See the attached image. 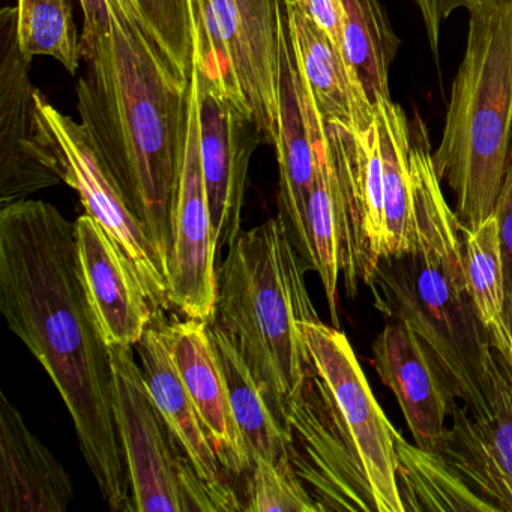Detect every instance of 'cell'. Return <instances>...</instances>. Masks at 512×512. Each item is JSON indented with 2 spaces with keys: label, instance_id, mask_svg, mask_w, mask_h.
I'll list each match as a JSON object with an SVG mask.
<instances>
[{
  "label": "cell",
  "instance_id": "obj_22",
  "mask_svg": "<svg viewBox=\"0 0 512 512\" xmlns=\"http://www.w3.org/2000/svg\"><path fill=\"white\" fill-rule=\"evenodd\" d=\"M209 334L229 389L233 416L250 458L262 457L275 464L290 463L286 427L272 412L247 362L220 325L209 323Z\"/></svg>",
  "mask_w": 512,
  "mask_h": 512
},
{
  "label": "cell",
  "instance_id": "obj_1",
  "mask_svg": "<svg viewBox=\"0 0 512 512\" xmlns=\"http://www.w3.org/2000/svg\"><path fill=\"white\" fill-rule=\"evenodd\" d=\"M0 311L61 394L112 511H133L113 410L112 350L80 266L76 223L43 200L0 209Z\"/></svg>",
  "mask_w": 512,
  "mask_h": 512
},
{
  "label": "cell",
  "instance_id": "obj_23",
  "mask_svg": "<svg viewBox=\"0 0 512 512\" xmlns=\"http://www.w3.org/2000/svg\"><path fill=\"white\" fill-rule=\"evenodd\" d=\"M397 484L404 512L494 511L436 452L410 445L395 431Z\"/></svg>",
  "mask_w": 512,
  "mask_h": 512
},
{
  "label": "cell",
  "instance_id": "obj_26",
  "mask_svg": "<svg viewBox=\"0 0 512 512\" xmlns=\"http://www.w3.org/2000/svg\"><path fill=\"white\" fill-rule=\"evenodd\" d=\"M464 262L476 314L490 334L493 347L509 358L511 350L505 329V265L496 214L479 226L464 230Z\"/></svg>",
  "mask_w": 512,
  "mask_h": 512
},
{
  "label": "cell",
  "instance_id": "obj_6",
  "mask_svg": "<svg viewBox=\"0 0 512 512\" xmlns=\"http://www.w3.org/2000/svg\"><path fill=\"white\" fill-rule=\"evenodd\" d=\"M113 410L133 511L218 512L217 500L161 418L131 347L113 346Z\"/></svg>",
  "mask_w": 512,
  "mask_h": 512
},
{
  "label": "cell",
  "instance_id": "obj_32",
  "mask_svg": "<svg viewBox=\"0 0 512 512\" xmlns=\"http://www.w3.org/2000/svg\"><path fill=\"white\" fill-rule=\"evenodd\" d=\"M494 214L499 220L502 239L503 265H505V329L509 341V362L512 364V142L506 164L502 190L497 199Z\"/></svg>",
  "mask_w": 512,
  "mask_h": 512
},
{
  "label": "cell",
  "instance_id": "obj_3",
  "mask_svg": "<svg viewBox=\"0 0 512 512\" xmlns=\"http://www.w3.org/2000/svg\"><path fill=\"white\" fill-rule=\"evenodd\" d=\"M440 184L421 125L410 151L409 247L380 259L368 287L380 313L418 335L455 403L476 410L493 391L496 349L470 295L463 224Z\"/></svg>",
  "mask_w": 512,
  "mask_h": 512
},
{
  "label": "cell",
  "instance_id": "obj_31",
  "mask_svg": "<svg viewBox=\"0 0 512 512\" xmlns=\"http://www.w3.org/2000/svg\"><path fill=\"white\" fill-rule=\"evenodd\" d=\"M247 484L248 512H320L292 463L251 458Z\"/></svg>",
  "mask_w": 512,
  "mask_h": 512
},
{
  "label": "cell",
  "instance_id": "obj_17",
  "mask_svg": "<svg viewBox=\"0 0 512 512\" xmlns=\"http://www.w3.org/2000/svg\"><path fill=\"white\" fill-rule=\"evenodd\" d=\"M134 349L139 355L143 377L161 418L193 464L197 475L217 500L221 512L244 511L238 494L227 484L224 467L206 436L202 419L197 415L196 407L176 370L167 340L166 323L155 322L154 316Z\"/></svg>",
  "mask_w": 512,
  "mask_h": 512
},
{
  "label": "cell",
  "instance_id": "obj_36",
  "mask_svg": "<svg viewBox=\"0 0 512 512\" xmlns=\"http://www.w3.org/2000/svg\"><path fill=\"white\" fill-rule=\"evenodd\" d=\"M122 4L125 5V8L130 11H136V7H134L133 0H122ZM137 13V11H136ZM139 14V13H137Z\"/></svg>",
  "mask_w": 512,
  "mask_h": 512
},
{
  "label": "cell",
  "instance_id": "obj_19",
  "mask_svg": "<svg viewBox=\"0 0 512 512\" xmlns=\"http://www.w3.org/2000/svg\"><path fill=\"white\" fill-rule=\"evenodd\" d=\"M281 4L296 65L320 121L364 133L374 122V106L343 52L298 0H281Z\"/></svg>",
  "mask_w": 512,
  "mask_h": 512
},
{
  "label": "cell",
  "instance_id": "obj_4",
  "mask_svg": "<svg viewBox=\"0 0 512 512\" xmlns=\"http://www.w3.org/2000/svg\"><path fill=\"white\" fill-rule=\"evenodd\" d=\"M307 269L283 214L242 230L218 269L212 322L229 335L283 425L287 403L311 365L301 325L319 320Z\"/></svg>",
  "mask_w": 512,
  "mask_h": 512
},
{
  "label": "cell",
  "instance_id": "obj_9",
  "mask_svg": "<svg viewBox=\"0 0 512 512\" xmlns=\"http://www.w3.org/2000/svg\"><path fill=\"white\" fill-rule=\"evenodd\" d=\"M37 106L64 152L65 184L79 193L86 214L94 217L122 248L145 281L155 310L169 302V268L151 232L133 211L94 140L80 122L56 109L37 89Z\"/></svg>",
  "mask_w": 512,
  "mask_h": 512
},
{
  "label": "cell",
  "instance_id": "obj_28",
  "mask_svg": "<svg viewBox=\"0 0 512 512\" xmlns=\"http://www.w3.org/2000/svg\"><path fill=\"white\" fill-rule=\"evenodd\" d=\"M325 131V130H323ZM316 176L307 205L308 266L319 274L328 299L329 313L335 328L338 320V278L340 266V236H338L337 205H335L334 175L326 152L323 133L316 140Z\"/></svg>",
  "mask_w": 512,
  "mask_h": 512
},
{
  "label": "cell",
  "instance_id": "obj_33",
  "mask_svg": "<svg viewBox=\"0 0 512 512\" xmlns=\"http://www.w3.org/2000/svg\"><path fill=\"white\" fill-rule=\"evenodd\" d=\"M470 2L472 0H415L427 32L428 46L436 61H439L440 32L443 23L454 11L467 8Z\"/></svg>",
  "mask_w": 512,
  "mask_h": 512
},
{
  "label": "cell",
  "instance_id": "obj_5",
  "mask_svg": "<svg viewBox=\"0 0 512 512\" xmlns=\"http://www.w3.org/2000/svg\"><path fill=\"white\" fill-rule=\"evenodd\" d=\"M466 10V52L433 161L469 230L494 214L511 151L512 4L472 0Z\"/></svg>",
  "mask_w": 512,
  "mask_h": 512
},
{
  "label": "cell",
  "instance_id": "obj_15",
  "mask_svg": "<svg viewBox=\"0 0 512 512\" xmlns=\"http://www.w3.org/2000/svg\"><path fill=\"white\" fill-rule=\"evenodd\" d=\"M283 5V4H281ZM280 133L275 145L280 167V203L302 257L308 263L307 205L316 176V140L325 124L320 121L302 82L290 44L286 14L281 13L280 83H278Z\"/></svg>",
  "mask_w": 512,
  "mask_h": 512
},
{
  "label": "cell",
  "instance_id": "obj_34",
  "mask_svg": "<svg viewBox=\"0 0 512 512\" xmlns=\"http://www.w3.org/2000/svg\"><path fill=\"white\" fill-rule=\"evenodd\" d=\"M298 2L343 52V4H341V0H298Z\"/></svg>",
  "mask_w": 512,
  "mask_h": 512
},
{
  "label": "cell",
  "instance_id": "obj_35",
  "mask_svg": "<svg viewBox=\"0 0 512 512\" xmlns=\"http://www.w3.org/2000/svg\"><path fill=\"white\" fill-rule=\"evenodd\" d=\"M83 11L82 43L98 40L110 34L113 26L109 0H80Z\"/></svg>",
  "mask_w": 512,
  "mask_h": 512
},
{
  "label": "cell",
  "instance_id": "obj_29",
  "mask_svg": "<svg viewBox=\"0 0 512 512\" xmlns=\"http://www.w3.org/2000/svg\"><path fill=\"white\" fill-rule=\"evenodd\" d=\"M17 38L25 55L50 56L77 74L82 47L70 0H19Z\"/></svg>",
  "mask_w": 512,
  "mask_h": 512
},
{
  "label": "cell",
  "instance_id": "obj_7",
  "mask_svg": "<svg viewBox=\"0 0 512 512\" xmlns=\"http://www.w3.org/2000/svg\"><path fill=\"white\" fill-rule=\"evenodd\" d=\"M293 469L320 512H377L361 455L313 361L284 413Z\"/></svg>",
  "mask_w": 512,
  "mask_h": 512
},
{
  "label": "cell",
  "instance_id": "obj_14",
  "mask_svg": "<svg viewBox=\"0 0 512 512\" xmlns=\"http://www.w3.org/2000/svg\"><path fill=\"white\" fill-rule=\"evenodd\" d=\"M76 230L83 280L104 340L133 349L155 316L145 281L94 217L82 215Z\"/></svg>",
  "mask_w": 512,
  "mask_h": 512
},
{
  "label": "cell",
  "instance_id": "obj_25",
  "mask_svg": "<svg viewBox=\"0 0 512 512\" xmlns=\"http://www.w3.org/2000/svg\"><path fill=\"white\" fill-rule=\"evenodd\" d=\"M374 124L383 163L385 193V257L397 256L409 247L412 197H410V151L412 133L406 113L392 100L374 106Z\"/></svg>",
  "mask_w": 512,
  "mask_h": 512
},
{
  "label": "cell",
  "instance_id": "obj_2",
  "mask_svg": "<svg viewBox=\"0 0 512 512\" xmlns=\"http://www.w3.org/2000/svg\"><path fill=\"white\" fill-rule=\"evenodd\" d=\"M112 31L80 41V124L169 268L172 212L187 137L190 86L181 85L136 11L109 0Z\"/></svg>",
  "mask_w": 512,
  "mask_h": 512
},
{
  "label": "cell",
  "instance_id": "obj_30",
  "mask_svg": "<svg viewBox=\"0 0 512 512\" xmlns=\"http://www.w3.org/2000/svg\"><path fill=\"white\" fill-rule=\"evenodd\" d=\"M133 4L173 76L188 88L193 73V38L187 0H133Z\"/></svg>",
  "mask_w": 512,
  "mask_h": 512
},
{
  "label": "cell",
  "instance_id": "obj_18",
  "mask_svg": "<svg viewBox=\"0 0 512 512\" xmlns=\"http://www.w3.org/2000/svg\"><path fill=\"white\" fill-rule=\"evenodd\" d=\"M167 340L176 370L221 466L233 475H244L251 467L250 452L233 416L209 323L188 317L184 322L170 323Z\"/></svg>",
  "mask_w": 512,
  "mask_h": 512
},
{
  "label": "cell",
  "instance_id": "obj_21",
  "mask_svg": "<svg viewBox=\"0 0 512 512\" xmlns=\"http://www.w3.org/2000/svg\"><path fill=\"white\" fill-rule=\"evenodd\" d=\"M187 4L193 67L221 95L248 113L262 131L256 73L235 5L230 0H187Z\"/></svg>",
  "mask_w": 512,
  "mask_h": 512
},
{
  "label": "cell",
  "instance_id": "obj_13",
  "mask_svg": "<svg viewBox=\"0 0 512 512\" xmlns=\"http://www.w3.org/2000/svg\"><path fill=\"white\" fill-rule=\"evenodd\" d=\"M496 356L490 397L476 410L452 406L439 454L494 511L512 512V364Z\"/></svg>",
  "mask_w": 512,
  "mask_h": 512
},
{
  "label": "cell",
  "instance_id": "obj_37",
  "mask_svg": "<svg viewBox=\"0 0 512 512\" xmlns=\"http://www.w3.org/2000/svg\"><path fill=\"white\" fill-rule=\"evenodd\" d=\"M502 2H509V4H512V0H502Z\"/></svg>",
  "mask_w": 512,
  "mask_h": 512
},
{
  "label": "cell",
  "instance_id": "obj_10",
  "mask_svg": "<svg viewBox=\"0 0 512 512\" xmlns=\"http://www.w3.org/2000/svg\"><path fill=\"white\" fill-rule=\"evenodd\" d=\"M317 373L331 391L361 455L377 512H404L398 493L395 428L386 418L346 335L319 320L301 325Z\"/></svg>",
  "mask_w": 512,
  "mask_h": 512
},
{
  "label": "cell",
  "instance_id": "obj_11",
  "mask_svg": "<svg viewBox=\"0 0 512 512\" xmlns=\"http://www.w3.org/2000/svg\"><path fill=\"white\" fill-rule=\"evenodd\" d=\"M218 248L200 163L199 86L191 74L187 137L172 212L169 302L188 319L211 323L217 310Z\"/></svg>",
  "mask_w": 512,
  "mask_h": 512
},
{
  "label": "cell",
  "instance_id": "obj_12",
  "mask_svg": "<svg viewBox=\"0 0 512 512\" xmlns=\"http://www.w3.org/2000/svg\"><path fill=\"white\" fill-rule=\"evenodd\" d=\"M199 86L200 163L218 253L242 232V208L251 157L262 131L248 113L221 95L193 67Z\"/></svg>",
  "mask_w": 512,
  "mask_h": 512
},
{
  "label": "cell",
  "instance_id": "obj_16",
  "mask_svg": "<svg viewBox=\"0 0 512 512\" xmlns=\"http://www.w3.org/2000/svg\"><path fill=\"white\" fill-rule=\"evenodd\" d=\"M371 350L376 373L397 398L415 445L439 454L455 401L418 335L404 323L389 322Z\"/></svg>",
  "mask_w": 512,
  "mask_h": 512
},
{
  "label": "cell",
  "instance_id": "obj_24",
  "mask_svg": "<svg viewBox=\"0 0 512 512\" xmlns=\"http://www.w3.org/2000/svg\"><path fill=\"white\" fill-rule=\"evenodd\" d=\"M343 55L373 106L391 100L389 68L400 49L380 0H341Z\"/></svg>",
  "mask_w": 512,
  "mask_h": 512
},
{
  "label": "cell",
  "instance_id": "obj_8",
  "mask_svg": "<svg viewBox=\"0 0 512 512\" xmlns=\"http://www.w3.org/2000/svg\"><path fill=\"white\" fill-rule=\"evenodd\" d=\"M31 56L20 49L17 7L0 13V205L65 184L64 152L37 106Z\"/></svg>",
  "mask_w": 512,
  "mask_h": 512
},
{
  "label": "cell",
  "instance_id": "obj_20",
  "mask_svg": "<svg viewBox=\"0 0 512 512\" xmlns=\"http://www.w3.org/2000/svg\"><path fill=\"white\" fill-rule=\"evenodd\" d=\"M73 479L0 392V511L65 512Z\"/></svg>",
  "mask_w": 512,
  "mask_h": 512
},
{
  "label": "cell",
  "instance_id": "obj_27",
  "mask_svg": "<svg viewBox=\"0 0 512 512\" xmlns=\"http://www.w3.org/2000/svg\"><path fill=\"white\" fill-rule=\"evenodd\" d=\"M238 11L242 31L253 59L262 109V133L274 146L280 133L278 83H280L281 0H230Z\"/></svg>",
  "mask_w": 512,
  "mask_h": 512
}]
</instances>
